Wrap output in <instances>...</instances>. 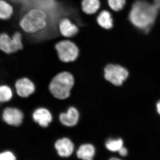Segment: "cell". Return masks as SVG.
Masks as SVG:
<instances>
[{"label": "cell", "instance_id": "cell-17", "mask_svg": "<svg viewBox=\"0 0 160 160\" xmlns=\"http://www.w3.org/2000/svg\"><path fill=\"white\" fill-rule=\"evenodd\" d=\"M13 12L12 6L3 0H0V19L7 20L11 17Z\"/></svg>", "mask_w": 160, "mask_h": 160}, {"label": "cell", "instance_id": "cell-23", "mask_svg": "<svg viewBox=\"0 0 160 160\" xmlns=\"http://www.w3.org/2000/svg\"><path fill=\"white\" fill-rule=\"evenodd\" d=\"M157 108L158 112L160 115V101L158 103Z\"/></svg>", "mask_w": 160, "mask_h": 160}, {"label": "cell", "instance_id": "cell-20", "mask_svg": "<svg viewBox=\"0 0 160 160\" xmlns=\"http://www.w3.org/2000/svg\"><path fill=\"white\" fill-rule=\"evenodd\" d=\"M16 157L14 153L9 150H4L0 152V160H15Z\"/></svg>", "mask_w": 160, "mask_h": 160}, {"label": "cell", "instance_id": "cell-24", "mask_svg": "<svg viewBox=\"0 0 160 160\" xmlns=\"http://www.w3.org/2000/svg\"><path fill=\"white\" fill-rule=\"evenodd\" d=\"M1 104H2V103H0V107H1Z\"/></svg>", "mask_w": 160, "mask_h": 160}, {"label": "cell", "instance_id": "cell-12", "mask_svg": "<svg viewBox=\"0 0 160 160\" xmlns=\"http://www.w3.org/2000/svg\"><path fill=\"white\" fill-rule=\"evenodd\" d=\"M79 113L75 108L71 107L66 113H62L60 115V120L63 125L67 126H73L77 124Z\"/></svg>", "mask_w": 160, "mask_h": 160}, {"label": "cell", "instance_id": "cell-1", "mask_svg": "<svg viewBox=\"0 0 160 160\" xmlns=\"http://www.w3.org/2000/svg\"><path fill=\"white\" fill-rule=\"evenodd\" d=\"M159 10L153 3L146 0H137L129 11V22L137 29L148 32L155 22Z\"/></svg>", "mask_w": 160, "mask_h": 160}, {"label": "cell", "instance_id": "cell-22", "mask_svg": "<svg viewBox=\"0 0 160 160\" xmlns=\"http://www.w3.org/2000/svg\"><path fill=\"white\" fill-rule=\"evenodd\" d=\"M153 3L159 9H160V0H153Z\"/></svg>", "mask_w": 160, "mask_h": 160}, {"label": "cell", "instance_id": "cell-13", "mask_svg": "<svg viewBox=\"0 0 160 160\" xmlns=\"http://www.w3.org/2000/svg\"><path fill=\"white\" fill-rule=\"evenodd\" d=\"M98 24L103 29H111L113 26V20L111 13L107 10H103L99 14L97 18Z\"/></svg>", "mask_w": 160, "mask_h": 160}, {"label": "cell", "instance_id": "cell-10", "mask_svg": "<svg viewBox=\"0 0 160 160\" xmlns=\"http://www.w3.org/2000/svg\"><path fill=\"white\" fill-rule=\"evenodd\" d=\"M55 147L58 153L62 157H69L74 150V145L71 140L67 138H63L58 140Z\"/></svg>", "mask_w": 160, "mask_h": 160}, {"label": "cell", "instance_id": "cell-7", "mask_svg": "<svg viewBox=\"0 0 160 160\" xmlns=\"http://www.w3.org/2000/svg\"><path fill=\"white\" fill-rule=\"evenodd\" d=\"M1 117L3 122L6 125L18 126L22 122L24 115L18 108L7 106L2 111Z\"/></svg>", "mask_w": 160, "mask_h": 160}, {"label": "cell", "instance_id": "cell-9", "mask_svg": "<svg viewBox=\"0 0 160 160\" xmlns=\"http://www.w3.org/2000/svg\"><path fill=\"white\" fill-rule=\"evenodd\" d=\"M59 29L61 34L66 38L73 37L78 32V26L67 18L62 19L60 21Z\"/></svg>", "mask_w": 160, "mask_h": 160}, {"label": "cell", "instance_id": "cell-4", "mask_svg": "<svg viewBox=\"0 0 160 160\" xmlns=\"http://www.w3.org/2000/svg\"><path fill=\"white\" fill-rule=\"evenodd\" d=\"M55 49L60 60L64 62H73L78 57V48L74 42L69 40L58 42L55 45Z\"/></svg>", "mask_w": 160, "mask_h": 160}, {"label": "cell", "instance_id": "cell-8", "mask_svg": "<svg viewBox=\"0 0 160 160\" xmlns=\"http://www.w3.org/2000/svg\"><path fill=\"white\" fill-rule=\"evenodd\" d=\"M15 88L18 95L22 98H27L35 91L33 83L27 78L18 80L15 84Z\"/></svg>", "mask_w": 160, "mask_h": 160}, {"label": "cell", "instance_id": "cell-11", "mask_svg": "<svg viewBox=\"0 0 160 160\" xmlns=\"http://www.w3.org/2000/svg\"><path fill=\"white\" fill-rule=\"evenodd\" d=\"M33 120L43 127H47L52 120L51 113L45 108H40L33 112Z\"/></svg>", "mask_w": 160, "mask_h": 160}, {"label": "cell", "instance_id": "cell-3", "mask_svg": "<svg viewBox=\"0 0 160 160\" xmlns=\"http://www.w3.org/2000/svg\"><path fill=\"white\" fill-rule=\"evenodd\" d=\"M47 15L41 9H33L28 12L20 21L22 29L28 33H35L47 26Z\"/></svg>", "mask_w": 160, "mask_h": 160}, {"label": "cell", "instance_id": "cell-15", "mask_svg": "<svg viewBox=\"0 0 160 160\" xmlns=\"http://www.w3.org/2000/svg\"><path fill=\"white\" fill-rule=\"evenodd\" d=\"M94 146L91 144H84L82 145L78 150L77 157L83 160H92L95 154Z\"/></svg>", "mask_w": 160, "mask_h": 160}, {"label": "cell", "instance_id": "cell-18", "mask_svg": "<svg viewBox=\"0 0 160 160\" xmlns=\"http://www.w3.org/2000/svg\"><path fill=\"white\" fill-rule=\"evenodd\" d=\"M123 141L121 139H109L106 142V148L112 152L118 151L123 147Z\"/></svg>", "mask_w": 160, "mask_h": 160}, {"label": "cell", "instance_id": "cell-19", "mask_svg": "<svg viewBox=\"0 0 160 160\" xmlns=\"http://www.w3.org/2000/svg\"><path fill=\"white\" fill-rule=\"evenodd\" d=\"M108 5L113 11L119 12L124 9L126 0H107Z\"/></svg>", "mask_w": 160, "mask_h": 160}, {"label": "cell", "instance_id": "cell-5", "mask_svg": "<svg viewBox=\"0 0 160 160\" xmlns=\"http://www.w3.org/2000/svg\"><path fill=\"white\" fill-rule=\"evenodd\" d=\"M104 71L106 79L116 86H121L129 76L128 70L120 65L109 64Z\"/></svg>", "mask_w": 160, "mask_h": 160}, {"label": "cell", "instance_id": "cell-16", "mask_svg": "<svg viewBox=\"0 0 160 160\" xmlns=\"http://www.w3.org/2000/svg\"><path fill=\"white\" fill-rule=\"evenodd\" d=\"M13 97V92L11 87L6 85H0V103H6Z\"/></svg>", "mask_w": 160, "mask_h": 160}, {"label": "cell", "instance_id": "cell-2", "mask_svg": "<svg viewBox=\"0 0 160 160\" xmlns=\"http://www.w3.org/2000/svg\"><path fill=\"white\" fill-rule=\"evenodd\" d=\"M74 82V78L71 73L63 72L52 80L49 84V90L54 97L59 99H65L69 97Z\"/></svg>", "mask_w": 160, "mask_h": 160}, {"label": "cell", "instance_id": "cell-21", "mask_svg": "<svg viewBox=\"0 0 160 160\" xmlns=\"http://www.w3.org/2000/svg\"><path fill=\"white\" fill-rule=\"evenodd\" d=\"M118 152H119L120 155L122 157L126 156L127 154H128V151H127V149H126V148H124V147H122V148L119 150Z\"/></svg>", "mask_w": 160, "mask_h": 160}, {"label": "cell", "instance_id": "cell-6", "mask_svg": "<svg viewBox=\"0 0 160 160\" xmlns=\"http://www.w3.org/2000/svg\"><path fill=\"white\" fill-rule=\"evenodd\" d=\"M22 48V35L19 32H15L12 38L6 33L0 35V50L5 53H13Z\"/></svg>", "mask_w": 160, "mask_h": 160}, {"label": "cell", "instance_id": "cell-14", "mask_svg": "<svg viewBox=\"0 0 160 160\" xmlns=\"http://www.w3.org/2000/svg\"><path fill=\"white\" fill-rule=\"evenodd\" d=\"M101 6L99 0H82V11L86 14H94L96 13Z\"/></svg>", "mask_w": 160, "mask_h": 160}]
</instances>
